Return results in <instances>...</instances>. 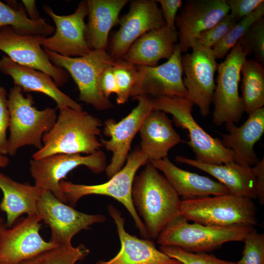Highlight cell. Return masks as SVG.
I'll list each match as a JSON object with an SVG mask.
<instances>
[{
	"label": "cell",
	"instance_id": "1",
	"mask_svg": "<svg viewBox=\"0 0 264 264\" xmlns=\"http://www.w3.org/2000/svg\"><path fill=\"white\" fill-rule=\"evenodd\" d=\"M132 198L150 239H156L181 216L182 199L164 175L149 161L133 180Z\"/></svg>",
	"mask_w": 264,
	"mask_h": 264
},
{
	"label": "cell",
	"instance_id": "2",
	"mask_svg": "<svg viewBox=\"0 0 264 264\" xmlns=\"http://www.w3.org/2000/svg\"><path fill=\"white\" fill-rule=\"evenodd\" d=\"M59 110L54 125L43 136V147L32 159L57 154L89 155L100 151L101 120L83 110L66 107Z\"/></svg>",
	"mask_w": 264,
	"mask_h": 264
},
{
	"label": "cell",
	"instance_id": "3",
	"mask_svg": "<svg viewBox=\"0 0 264 264\" xmlns=\"http://www.w3.org/2000/svg\"><path fill=\"white\" fill-rule=\"evenodd\" d=\"M34 104L32 95L25 97L19 87L14 86L10 88L8 95L10 114L8 154L11 156L25 146L41 149L44 134L57 120L55 109L47 107L39 110Z\"/></svg>",
	"mask_w": 264,
	"mask_h": 264
},
{
	"label": "cell",
	"instance_id": "4",
	"mask_svg": "<svg viewBox=\"0 0 264 264\" xmlns=\"http://www.w3.org/2000/svg\"><path fill=\"white\" fill-rule=\"evenodd\" d=\"M148 162L147 156L140 147H136L129 154L124 166L107 182L96 185H85L62 180L59 183V188L66 203L71 206L75 205L81 198L87 195H99L113 198L126 207L143 238L150 239L132 198V186L136 173L142 166Z\"/></svg>",
	"mask_w": 264,
	"mask_h": 264
},
{
	"label": "cell",
	"instance_id": "5",
	"mask_svg": "<svg viewBox=\"0 0 264 264\" xmlns=\"http://www.w3.org/2000/svg\"><path fill=\"white\" fill-rule=\"evenodd\" d=\"M254 228L243 225L216 226L190 223L181 216L167 225L156 239L161 246H176L191 253L209 252L226 242H243Z\"/></svg>",
	"mask_w": 264,
	"mask_h": 264
},
{
	"label": "cell",
	"instance_id": "6",
	"mask_svg": "<svg viewBox=\"0 0 264 264\" xmlns=\"http://www.w3.org/2000/svg\"><path fill=\"white\" fill-rule=\"evenodd\" d=\"M153 110L168 113L173 116L175 125L188 132L189 141L196 160L202 163L220 165L236 161L233 152L221 140L206 132L192 115L193 105L185 97H159L152 98Z\"/></svg>",
	"mask_w": 264,
	"mask_h": 264
},
{
	"label": "cell",
	"instance_id": "7",
	"mask_svg": "<svg viewBox=\"0 0 264 264\" xmlns=\"http://www.w3.org/2000/svg\"><path fill=\"white\" fill-rule=\"evenodd\" d=\"M181 216L188 221L216 226L258 224L252 199L230 194L182 200Z\"/></svg>",
	"mask_w": 264,
	"mask_h": 264
},
{
	"label": "cell",
	"instance_id": "8",
	"mask_svg": "<svg viewBox=\"0 0 264 264\" xmlns=\"http://www.w3.org/2000/svg\"><path fill=\"white\" fill-rule=\"evenodd\" d=\"M54 65L66 70L76 84L79 100L98 110L113 107L100 90L99 82L102 73L112 66L115 60L106 50L93 49L80 57L64 56L44 50Z\"/></svg>",
	"mask_w": 264,
	"mask_h": 264
},
{
	"label": "cell",
	"instance_id": "9",
	"mask_svg": "<svg viewBox=\"0 0 264 264\" xmlns=\"http://www.w3.org/2000/svg\"><path fill=\"white\" fill-rule=\"evenodd\" d=\"M246 59V55L239 41L225 60L218 65L213 100V122L217 126L236 125L244 111L242 100L239 93V85L242 67Z\"/></svg>",
	"mask_w": 264,
	"mask_h": 264
},
{
	"label": "cell",
	"instance_id": "10",
	"mask_svg": "<svg viewBox=\"0 0 264 264\" xmlns=\"http://www.w3.org/2000/svg\"><path fill=\"white\" fill-rule=\"evenodd\" d=\"M191 48V53H185L181 58L186 98L193 106H197L205 117L209 115L213 102L216 87L214 75L219 64L212 48L197 42Z\"/></svg>",
	"mask_w": 264,
	"mask_h": 264
},
{
	"label": "cell",
	"instance_id": "11",
	"mask_svg": "<svg viewBox=\"0 0 264 264\" xmlns=\"http://www.w3.org/2000/svg\"><path fill=\"white\" fill-rule=\"evenodd\" d=\"M29 164L35 185L50 191L58 199L66 204L59 188L62 179L80 166H86L95 174L101 173L106 169L107 158L101 151L85 156L80 154H57L41 159H31Z\"/></svg>",
	"mask_w": 264,
	"mask_h": 264
},
{
	"label": "cell",
	"instance_id": "12",
	"mask_svg": "<svg viewBox=\"0 0 264 264\" xmlns=\"http://www.w3.org/2000/svg\"><path fill=\"white\" fill-rule=\"evenodd\" d=\"M37 213L50 229V241L57 245L71 244L72 238L80 231L106 220L104 215L88 214L74 209L45 190L38 202Z\"/></svg>",
	"mask_w": 264,
	"mask_h": 264
},
{
	"label": "cell",
	"instance_id": "13",
	"mask_svg": "<svg viewBox=\"0 0 264 264\" xmlns=\"http://www.w3.org/2000/svg\"><path fill=\"white\" fill-rule=\"evenodd\" d=\"M137 105L131 112L119 122L108 119L104 122V133L110 137L102 139V146L112 153L110 163L105 170L109 178L120 170L126 161L133 139L139 132L147 116L153 110L152 98L139 96L134 98Z\"/></svg>",
	"mask_w": 264,
	"mask_h": 264
},
{
	"label": "cell",
	"instance_id": "14",
	"mask_svg": "<svg viewBox=\"0 0 264 264\" xmlns=\"http://www.w3.org/2000/svg\"><path fill=\"white\" fill-rule=\"evenodd\" d=\"M42 37L22 34L9 26L4 27L0 29V50L20 65L47 74L60 87L67 82L69 75L51 63L41 46Z\"/></svg>",
	"mask_w": 264,
	"mask_h": 264
},
{
	"label": "cell",
	"instance_id": "15",
	"mask_svg": "<svg viewBox=\"0 0 264 264\" xmlns=\"http://www.w3.org/2000/svg\"><path fill=\"white\" fill-rule=\"evenodd\" d=\"M42 219L37 214L17 220L10 228L0 229V264H19L57 245L40 234Z\"/></svg>",
	"mask_w": 264,
	"mask_h": 264
},
{
	"label": "cell",
	"instance_id": "16",
	"mask_svg": "<svg viewBox=\"0 0 264 264\" xmlns=\"http://www.w3.org/2000/svg\"><path fill=\"white\" fill-rule=\"evenodd\" d=\"M43 8L56 26L52 36L42 38L44 50L70 57L82 56L92 50L86 38L87 0L80 1L74 12L68 15H57L49 6L44 5Z\"/></svg>",
	"mask_w": 264,
	"mask_h": 264
},
{
	"label": "cell",
	"instance_id": "17",
	"mask_svg": "<svg viewBox=\"0 0 264 264\" xmlns=\"http://www.w3.org/2000/svg\"><path fill=\"white\" fill-rule=\"evenodd\" d=\"M181 52L177 44L167 62L155 66H136L137 74L130 97L139 96L185 98Z\"/></svg>",
	"mask_w": 264,
	"mask_h": 264
},
{
	"label": "cell",
	"instance_id": "18",
	"mask_svg": "<svg viewBox=\"0 0 264 264\" xmlns=\"http://www.w3.org/2000/svg\"><path fill=\"white\" fill-rule=\"evenodd\" d=\"M120 27L110 43V55L123 58L132 44L145 33L166 25L162 11L155 0H134L129 11L119 18Z\"/></svg>",
	"mask_w": 264,
	"mask_h": 264
},
{
	"label": "cell",
	"instance_id": "19",
	"mask_svg": "<svg viewBox=\"0 0 264 264\" xmlns=\"http://www.w3.org/2000/svg\"><path fill=\"white\" fill-rule=\"evenodd\" d=\"M229 11L226 0H187L175 20L181 52L191 48L201 33L214 26Z\"/></svg>",
	"mask_w": 264,
	"mask_h": 264
},
{
	"label": "cell",
	"instance_id": "20",
	"mask_svg": "<svg viewBox=\"0 0 264 264\" xmlns=\"http://www.w3.org/2000/svg\"><path fill=\"white\" fill-rule=\"evenodd\" d=\"M107 209L116 225L121 248L109 261H99L95 264H182L157 249L151 239H139L128 233L120 211L111 205Z\"/></svg>",
	"mask_w": 264,
	"mask_h": 264
},
{
	"label": "cell",
	"instance_id": "21",
	"mask_svg": "<svg viewBox=\"0 0 264 264\" xmlns=\"http://www.w3.org/2000/svg\"><path fill=\"white\" fill-rule=\"evenodd\" d=\"M0 72L11 77L14 86L19 87L22 92H40L50 97L59 110L66 107L83 110L81 105L62 91L45 73L20 65L7 56L0 59Z\"/></svg>",
	"mask_w": 264,
	"mask_h": 264
},
{
	"label": "cell",
	"instance_id": "22",
	"mask_svg": "<svg viewBox=\"0 0 264 264\" xmlns=\"http://www.w3.org/2000/svg\"><path fill=\"white\" fill-rule=\"evenodd\" d=\"M178 41L176 28L166 25L145 33L130 47L123 59L135 66H155L173 55Z\"/></svg>",
	"mask_w": 264,
	"mask_h": 264
},
{
	"label": "cell",
	"instance_id": "23",
	"mask_svg": "<svg viewBox=\"0 0 264 264\" xmlns=\"http://www.w3.org/2000/svg\"><path fill=\"white\" fill-rule=\"evenodd\" d=\"M149 162L164 176L182 199L229 194L227 188L208 177L181 169L167 157Z\"/></svg>",
	"mask_w": 264,
	"mask_h": 264
},
{
	"label": "cell",
	"instance_id": "24",
	"mask_svg": "<svg viewBox=\"0 0 264 264\" xmlns=\"http://www.w3.org/2000/svg\"><path fill=\"white\" fill-rule=\"evenodd\" d=\"M176 161L200 169L211 175L225 186L231 195L250 199L257 198L256 179L251 166L235 161L215 165L176 156Z\"/></svg>",
	"mask_w": 264,
	"mask_h": 264
},
{
	"label": "cell",
	"instance_id": "25",
	"mask_svg": "<svg viewBox=\"0 0 264 264\" xmlns=\"http://www.w3.org/2000/svg\"><path fill=\"white\" fill-rule=\"evenodd\" d=\"M228 132L220 140L224 146L231 150L236 157V162L251 166L260 161L254 151L255 144L264 132V108L249 114L246 121L241 126L226 125Z\"/></svg>",
	"mask_w": 264,
	"mask_h": 264
},
{
	"label": "cell",
	"instance_id": "26",
	"mask_svg": "<svg viewBox=\"0 0 264 264\" xmlns=\"http://www.w3.org/2000/svg\"><path fill=\"white\" fill-rule=\"evenodd\" d=\"M172 121L164 112L153 110L143 122L138 132L140 148L149 161L167 157L169 150L181 141Z\"/></svg>",
	"mask_w": 264,
	"mask_h": 264
},
{
	"label": "cell",
	"instance_id": "27",
	"mask_svg": "<svg viewBox=\"0 0 264 264\" xmlns=\"http://www.w3.org/2000/svg\"><path fill=\"white\" fill-rule=\"evenodd\" d=\"M0 189L3 193L0 209L6 213L7 227H11L22 215L38 214L37 205L44 190L42 188L16 181L0 172Z\"/></svg>",
	"mask_w": 264,
	"mask_h": 264
},
{
	"label": "cell",
	"instance_id": "28",
	"mask_svg": "<svg viewBox=\"0 0 264 264\" xmlns=\"http://www.w3.org/2000/svg\"><path fill=\"white\" fill-rule=\"evenodd\" d=\"M128 0H88L86 38L93 49L106 50L109 33L118 24L119 14Z\"/></svg>",
	"mask_w": 264,
	"mask_h": 264
},
{
	"label": "cell",
	"instance_id": "29",
	"mask_svg": "<svg viewBox=\"0 0 264 264\" xmlns=\"http://www.w3.org/2000/svg\"><path fill=\"white\" fill-rule=\"evenodd\" d=\"M6 4L0 1V29L9 26L25 34L47 37L53 34L55 28L45 20H31L27 17L22 5L16 2Z\"/></svg>",
	"mask_w": 264,
	"mask_h": 264
},
{
	"label": "cell",
	"instance_id": "30",
	"mask_svg": "<svg viewBox=\"0 0 264 264\" xmlns=\"http://www.w3.org/2000/svg\"><path fill=\"white\" fill-rule=\"evenodd\" d=\"M241 89L244 111L250 114L264 105V69L256 61L246 59L242 67Z\"/></svg>",
	"mask_w": 264,
	"mask_h": 264
},
{
	"label": "cell",
	"instance_id": "31",
	"mask_svg": "<svg viewBox=\"0 0 264 264\" xmlns=\"http://www.w3.org/2000/svg\"><path fill=\"white\" fill-rule=\"evenodd\" d=\"M89 250L83 244L57 245L44 251L19 264H75L83 260Z\"/></svg>",
	"mask_w": 264,
	"mask_h": 264
},
{
	"label": "cell",
	"instance_id": "32",
	"mask_svg": "<svg viewBox=\"0 0 264 264\" xmlns=\"http://www.w3.org/2000/svg\"><path fill=\"white\" fill-rule=\"evenodd\" d=\"M264 15V2L260 5L251 14L241 19L215 44L212 49L216 59H221L227 55L243 36L249 27Z\"/></svg>",
	"mask_w": 264,
	"mask_h": 264
},
{
	"label": "cell",
	"instance_id": "33",
	"mask_svg": "<svg viewBox=\"0 0 264 264\" xmlns=\"http://www.w3.org/2000/svg\"><path fill=\"white\" fill-rule=\"evenodd\" d=\"M112 68L118 89L116 94V102L119 105L124 104L130 97L136 76L137 67L134 64L121 59L114 61Z\"/></svg>",
	"mask_w": 264,
	"mask_h": 264
},
{
	"label": "cell",
	"instance_id": "34",
	"mask_svg": "<svg viewBox=\"0 0 264 264\" xmlns=\"http://www.w3.org/2000/svg\"><path fill=\"white\" fill-rule=\"evenodd\" d=\"M243 52L247 55L254 53L256 61L264 63V19L255 21L239 41Z\"/></svg>",
	"mask_w": 264,
	"mask_h": 264
},
{
	"label": "cell",
	"instance_id": "35",
	"mask_svg": "<svg viewBox=\"0 0 264 264\" xmlns=\"http://www.w3.org/2000/svg\"><path fill=\"white\" fill-rule=\"evenodd\" d=\"M159 250L182 264H238L237 262L220 259L207 252L191 253L176 246H161Z\"/></svg>",
	"mask_w": 264,
	"mask_h": 264
},
{
	"label": "cell",
	"instance_id": "36",
	"mask_svg": "<svg viewBox=\"0 0 264 264\" xmlns=\"http://www.w3.org/2000/svg\"><path fill=\"white\" fill-rule=\"evenodd\" d=\"M243 242L242 256L238 264H264V234L254 228Z\"/></svg>",
	"mask_w": 264,
	"mask_h": 264
},
{
	"label": "cell",
	"instance_id": "37",
	"mask_svg": "<svg viewBox=\"0 0 264 264\" xmlns=\"http://www.w3.org/2000/svg\"><path fill=\"white\" fill-rule=\"evenodd\" d=\"M237 22L230 14H228L214 26L201 33L197 42L204 47L212 48Z\"/></svg>",
	"mask_w": 264,
	"mask_h": 264
},
{
	"label": "cell",
	"instance_id": "38",
	"mask_svg": "<svg viewBox=\"0 0 264 264\" xmlns=\"http://www.w3.org/2000/svg\"><path fill=\"white\" fill-rule=\"evenodd\" d=\"M10 114L8 106V95L5 88L0 86V154L8 153L7 130L9 128Z\"/></svg>",
	"mask_w": 264,
	"mask_h": 264
},
{
	"label": "cell",
	"instance_id": "39",
	"mask_svg": "<svg viewBox=\"0 0 264 264\" xmlns=\"http://www.w3.org/2000/svg\"><path fill=\"white\" fill-rule=\"evenodd\" d=\"M230 14L237 21L251 14L264 0H226Z\"/></svg>",
	"mask_w": 264,
	"mask_h": 264
},
{
	"label": "cell",
	"instance_id": "40",
	"mask_svg": "<svg viewBox=\"0 0 264 264\" xmlns=\"http://www.w3.org/2000/svg\"><path fill=\"white\" fill-rule=\"evenodd\" d=\"M161 5L160 9L166 25L171 28H176L175 24L176 18L178 10L181 7V0H157Z\"/></svg>",
	"mask_w": 264,
	"mask_h": 264
},
{
	"label": "cell",
	"instance_id": "41",
	"mask_svg": "<svg viewBox=\"0 0 264 264\" xmlns=\"http://www.w3.org/2000/svg\"><path fill=\"white\" fill-rule=\"evenodd\" d=\"M99 85L101 91L106 98L109 99L112 93H117L118 89L112 66L107 68L102 73L100 78Z\"/></svg>",
	"mask_w": 264,
	"mask_h": 264
},
{
	"label": "cell",
	"instance_id": "42",
	"mask_svg": "<svg viewBox=\"0 0 264 264\" xmlns=\"http://www.w3.org/2000/svg\"><path fill=\"white\" fill-rule=\"evenodd\" d=\"M256 179L257 196L261 205L264 204V159L251 167Z\"/></svg>",
	"mask_w": 264,
	"mask_h": 264
},
{
	"label": "cell",
	"instance_id": "43",
	"mask_svg": "<svg viewBox=\"0 0 264 264\" xmlns=\"http://www.w3.org/2000/svg\"><path fill=\"white\" fill-rule=\"evenodd\" d=\"M22 2L26 13L29 15V18L31 20H39L40 17L37 10L36 2L34 0H22Z\"/></svg>",
	"mask_w": 264,
	"mask_h": 264
},
{
	"label": "cell",
	"instance_id": "44",
	"mask_svg": "<svg viewBox=\"0 0 264 264\" xmlns=\"http://www.w3.org/2000/svg\"><path fill=\"white\" fill-rule=\"evenodd\" d=\"M9 163L8 157L6 155L0 154V168L6 167Z\"/></svg>",
	"mask_w": 264,
	"mask_h": 264
},
{
	"label": "cell",
	"instance_id": "45",
	"mask_svg": "<svg viewBox=\"0 0 264 264\" xmlns=\"http://www.w3.org/2000/svg\"><path fill=\"white\" fill-rule=\"evenodd\" d=\"M5 224L3 220L0 218V229L1 228V227Z\"/></svg>",
	"mask_w": 264,
	"mask_h": 264
}]
</instances>
